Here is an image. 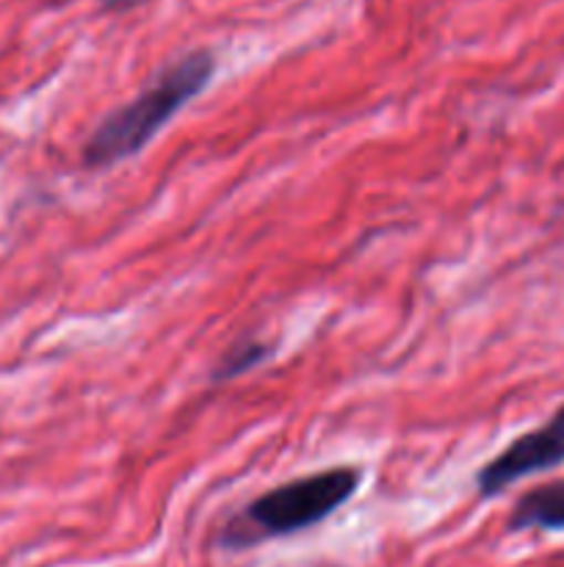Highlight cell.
Instances as JSON below:
<instances>
[{"label":"cell","instance_id":"obj_1","mask_svg":"<svg viewBox=\"0 0 564 567\" xmlns=\"http://www.w3.org/2000/svg\"><path fill=\"white\" fill-rule=\"evenodd\" d=\"M213 70L216 61L208 50H191L166 64L130 103L119 105L105 120H100L81 150L83 166L111 169L142 153L158 136L160 127L208 86Z\"/></svg>","mask_w":564,"mask_h":567},{"label":"cell","instance_id":"obj_2","mask_svg":"<svg viewBox=\"0 0 564 567\" xmlns=\"http://www.w3.org/2000/svg\"><path fill=\"white\" fill-rule=\"evenodd\" d=\"M359 485L363 471L354 465H335L288 480L260 493L241 513L227 518L216 543L224 551H247L260 543L302 535L352 502Z\"/></svg>","mask_w":564,"mask_h":567},{"label":"cell","instance_id":"obj_3","mask_svg":"<svg viewBox=\"0 0 564 567\" xmlns=\"http://www.w3.org/2000/svg\"><path fill=\"white\" fill-rule=\"evenodd\" d=\"M564 463V404L547 419V424L514 437L503 452H498L484 468L476 474L479 498H492L512 487L514 482L534 476L540 471L556 468Z\"/></svg>","mask_w":564,"mask_h":567},{"label":"cell","instance_id":"obj_4","mask_svg":"<svg viewBox=\"0 0 564 567\" xmlns=\"http://www.w3.org/2000/svg\"><path fill=\"white\" fill-rule=\"evenodd\" d=\"M506 526L509 532H564V480L525 491L509 513Z\"/></svg>","mask_w":564,"mask_h":567},{"label":"cell","instance_id":"obj_5","mask_svg":"<svg viewBox=\"0 0 564 567\" xmlns=\"http://www.w3.org/2000/svg\"><path fill=\"white\" fill-rule=\"evenodd\" d=\"M269 354L271 349L265 347L263 341H258V338H243V341H238L230 352H224L219 369L213 371V380L221 382V380H232V377L247 374L249 369L263 363Z\"/></svg>","mask_w":564,"mask_h":567},{"label":"cell","instance_id":"obj_6","mask_svg":"<svg viewBox=\"0 0 564 567\" xmlns=\"http://www.w3.org/2000/svg\"><path fill=\"white\" fill-rule=\"evenodd\" d=\"M100 3L108 6V9H130V6L144 3V0H100Z\"/></svg>","mask_w":564,"mask_h":567}]
</instances>
